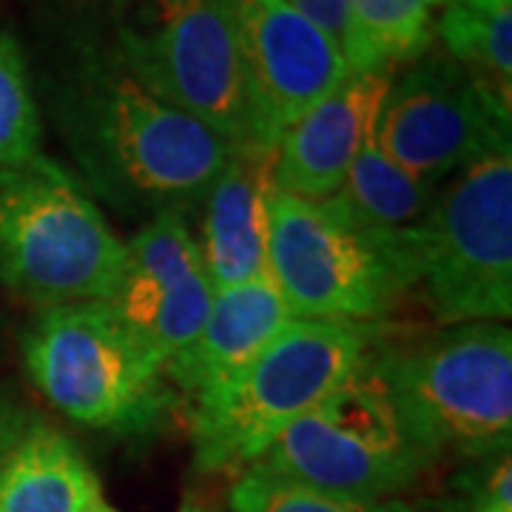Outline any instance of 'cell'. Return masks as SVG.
I'll return each mask as SVG.
<instances>
[{"mask_svg": "<svg viewBox=\"0 0 512 512\" xmlns=\"http://www.w3.org/2000/svg\"><path fill=\"white\" fill-rule=\"evenodd\" d=\"M293 322V313L271 274L214 291L197 339L168 365L165 379L191 399L228 384Z\"/></svg>", "mask_w": 512, "mask_h": 512, "instance_id": "5bb4252c", "label": "cell"}, {"mask_svg": "<svg viewBox=\"0 0 512 512\" xmlns=\"http://www.w3.org/2000/svg\"><path fill=\"white\" fill-rule=\"evenodd\" d=\"M441 52L478 77L495 97L512 103V6L473 9L447 3L436 20Z\"/></svg>", "mask_w": 512, "mask_h": 512, "instance_id": "d6986e66", "label": "cell"}, {"mask_svg": "<svg viewBox=\"0 0 512 512\" xmlns=\"http://www.w3.org/2000/svg\"><path fill=\"white\" fill-rule=\"evenodd\" d=\"M92 512H120V510H114L111 504H106V501H103V504H100V507H97V510H92Z\"/></svg>", "mask_w": 512, "mask_h": 512, "instance_id": "f1b7e54d", "label": "cell"}, {"mask_svg": "<svg viewBox=\"0 0 512 512\" xmlns=\"http://www.w3.org/2000/svg\"><path fill=\"white\" fill-rule=\"evenodd\" d=\"M373 339L376 325L293 319L231 382L194 399V467L234 476L248 470L365 362Z\"/></svg>", "mask_w": 512, "mask_h": 512, "instance_id": "7a4b0ae2", "label": "cell"}, {"mask_svg": "<svg viewBox=\"0 0 512 512\" xmlns=\"http://www.w3.org/2000/svg\"><path fill=\"white\" fill-rule=\"evenodd\" d=\"M268 274L293 319L376 325L410 293L396 228H359L322 200L279 191L271 200Z\"/></svg>", "mask_w": 512, "mask_h": 512, "instance_id": "9c48e42d", "label": "cell"}, {"mask_svg": "<svg viewBox=\"0 0 512 512\" xmlns=\"http://www.w3.org/2000/svg\"><path fill=\"white\" fill-rule=\"evenodd\" d=\"M103 501L86 453L46 421H32L0 464V512H92Z\"/></svg>", "mask_w": 512, "mask_h": 512, "instance_id": "9a60e30c", "label": "cell"}, {"mask_svg": "<svg viewBox=\"0 0 512 512\" xmlns=\"http://www.w3.org/2000/svg\"><path fill=\"white\" fill-rule=\"evenodd\" d=\"M285 3H291L296 12H302L305 18L313 20L322 32H328L342 46L350 0H285Z\"/></svg>", "mask_w": 512, "mask_h": 512, "instance_id": "cb8c5ba5", "label": "cell"}, {"mask_svg": "<svg viewBox=\"0 0 512 512\" xmlns=\"http://www.w3.org/2000/svg\"><path fill=\"white\" fill-rule=\"evenodd\" d=\"M202 268L200 242L183 211H160L126 242V271L120 288H174Z\"/></svg>", "mask_w": 512, "mask_h": 512, "instance_id": "ffe728a7", "label": "cell"}, {"mask_svg": "<svg viewBox=\"0 0 512 512\" xmlns=\"http://www.w3.org/2000/svg\"><path fill=\"white\" fill-rule=\"evenodd\" d=\"M439 458L367 356L330 396L288 424L256 464L322 493L393 501L419 484Z\"/></svg>", "mask_w": 512, "mask_h": 512, "instance_id": "52a82bcc", "label": "cell"}, {"mask_svg": "<svg viewBox=\"0 0 512 512\" xmlns=\"http://www.w3.org/2000/svg\"><path fill=\"white\" fill-rule=\"evenodd\" d=\"M407 288L441 328L512 319V148L439 185L419 220L396 228Z\"/></svg>", "mask_w": 512, "mask_h": 512, "instance_id": "3957f363", "label": "cell"}, {"mask_svg": "<svg viewBox=\"0 0 512 512\" xmlns=\"http://www.w3.org/2000/svg\"><path fill=\"white\" fill-rule=\"evenodd\" d=\"M231 512H410V501H356L322 493L265 467H248L231 484Z\"/></svg>", "mask_w": 512, "mask_h": 512, "instance_id": "44dd1931", "label": "cell"}, {"mask_svg": "<svg viewBox=\"0 0 512 512\" xmlns=\"http://www.w3.org/2000/svg\"><path fill=\"white\" fill-rule=\"evenodd\" d=\"M387 86V74L350 72L328 97L285 128L274 148L276 191L313 202L333 197L376 123Z\"/></svg>", "mask_w": 512, "mask_h": 512, "instance_id": "7c38bea8", "label": "cell"}, {"mask_svg": "<svg viewBox=\"0 0 512 512\" xmlns=\"http://www.w3.org/2000/svg\"><path fill=\"white\" fill-rule=\"evenodd\" d=\"M32 421L35 419L29 416V410L23 404L0 390V464L15 450V444L23 439V433L29 430Z\"/></svg>", "mask_w": 512, "mask_h": 512, "instance_id": "d4e9b609", "label": "cell"}, {"mask_svg": "<svg viewBox=\"0 0 512 512\" xmlns=\"http://www.w3.org/2000/svg\"><path fill=\"white\" fill-rule=\"evenodd\" d=\"M23 365L60 413L94 430L146 433L174 402L163 365L109 302L40 308L23 333Z\"/></svg>", "mask_w": 512, "mask_h": 512, "instance_id": "ba28073f", "label": "cell"}, {"mask_svg": "<svg viewBox=\"0 0 512 512\" xmlns=\"http://www.w3.org/2000/svg\"><path fill=\"white\" fill-rule=\"evenodd\" d=\"M274 194V148H234L202 197L205 217L197 242L214 291L251 282L268 271Z\"/></svg>", "mask_w": 512, "mask_h": 512, "instance_id": "4fadbf2b", "label": "cell"}, {"mask_svg": "<svg viewBox=\"0 0 512 512\" xmlns=\"http://www.w3.org/2000/svg\"><path fill=\"white\" fill-rule=\"evenodd\" d=\"M180 512H220V510H211V507H202V504H194V501H188L180 507Z\"/></svg>", "mask_w": 512, "mask_h": 512, "instance_id": "83f0119b", "label": "cell"}, {"mask_svg": "<svg viewBox=\"0 0 512 512\" xmlns=\"http://www.w3.org/2000/svg\"><path fill=\"white\" fill-rule=\"evenodd\" d=\"M52 111L74 177L126 217L185 214L202 202L234 151L211 128L148 92L103 43H80L63 63Z\"/></svg>", "mask_w": 512, "mask_h": 512, "instance_id": "6da1fadb", "label": "cell"}, {"mask_svg": "<svg viewBox=\"0 0 512 512\" xmlns=\"http://www.w3.org/2000/svg\"><path fill=\"white\" fill-rule=\"evenodd\" d=\"M410 512H467V504L458 493H450L416 501V504H410Z\"/></svg>", "mask_w": 512, "mask_h": 512, "instance_id": "484cf974", "label": "cell"}, {"mask_svg": "<svg viewBox=\"0 0 512 512\" xmlns=\"http://www.w3.org/2000/svg\"><path fill=\"white\" fill-rule=\"evenodd\" d=\"M43 123L20 43L0 32V168L35 160Z\"/></svg>", "mask_w": 512, "mask_h": 512, "instance_id": "7402d4cb", "label": "cell"}, {"mask_svg": "<svg viewBox=\"0 0 512 512\" xmlns=\"http://www.w3.org/2000/svg\"><path fill=\"white\" fill-rule=\"evenodd\" d=\"M439 0H350L342 55L350 72L399 74L436 43Z\"/></svg>", "mask_w": 512, "mask_h": 512, "instance_id": "2e32d148", "label": "cell"}, {"mask_svg": "<svg viewBox=\"0 0 512 512\" xmlns=\"http://www.w3.org/2000/svg\"><path fill=\"white\" fill-rule=\"evenodd\" d=\"M239 55L265 146L350 74L342 46L285 0H231Z\"/></svg>", "mask_w": 512, "mask_h": 512, "instance_id": "8fae6325", "label": "cell"}, {"mask_svg": "<svg viewBox=\"0 0 512 512\" xmlns=\"http://www.w3.org/2000/svg\"><path fill=\"white\" fill-rule=\"evenodd\" d=\"M376 126V123H373ZM439 188L421 183L410 171H404L376 140L373 128L353 157L345 183L339 191L322 200L339 217L359 228L387 231L416 222L430 208Z\"/></svg>", "mask_w": 512, "mask_h": 512, "instance_id": "e0dca14e", "label": "cell"}, {"mask_svg": "<svg viewBox=\"0 0 512 512\" xmlns=\"http://www.w3.org/2000/svg\"><path fill=\"white\" fill-rule=\"evenodd\" d=\"M370 367L399 410L441 456L487 458L512 444V328L450 325L424 339L370 350Z\"/></svg>", "mask_w": 512, "mask_h": 512, "instance_id": "8992f818", "label": "cell"}, {"mask_svg": "<svg viewBox=\"0 0 512 512\" xmlns=\"http://www.w3.org/2000/svg\"><path fill=\"white\" fill-rule=\"evenodd\" d=\"M214 288L208 276L197 274L174 288H120L109 299L128 333L165 365L188 348L208 319Z\"/></svg>", "mask_w": 512, "mask_h": 512, "instance_id": "ac0fdd59", "label": "cell"}, {"mask_svg": "<svg viewBox=\"0 0 512 512\" xmlns=\"http://www.w3.org/2000/svg\"><path fill=\"white\" fill-rule=\"evenodd\" d=\"M458 495L467 512H512V458H487L481 467L458 478Z\"/></svg>", "mask_w": 512, "mask_h": 512, "instance_id": "603a6c76", "label": "cell"}, {"mask_svg": "<svg viewBox=\"0 0 512 512\" xmlns=\"http://www.w3.org/2000/svg\"><path fill=\"white\" fill-rule=\"evenodd\" d=\"M439 3H456V6H473V9H498V6H512V0H439Z\"/></svg>", "mask_w": 512, "mask_h": 512, "instance_id": "4316f807", "label": "cell"}, {"mask_svg": "<svg viewBox=\"0 0 512 512\" xmlns=\"http://www.w3.org/2000/svg\"><path fill=\"white\" fill-rule=\"evenodd\" d=\"M373 134L404 171L439 188L512 148L510 106L447 52L430 49L390 77Z\"/></svg>", "mask_w": 512, "mask_h": 512, "instance_id": "30bf717a", "label": "cell"}, {"mask_svg": "<svg viewBox=\"0 0 512 512\" xmlns=\"http://www.w3.org/2000/svg\"><path fill=\"white\" fill-rule=\"evenodd\" d=\"M114 55L148 92L234 148L265 146L231 0H111Z\"/></svg>", "mask_w": 512, "mask_h": 512, "instance_id": "5b68a950", "label": "cell"}, {"mask_svg": "<svg viewBox=\"0 0 512 512\" xmlns=\"http://www.w3.org/2000/svg\"><path fill=\"white\" fill-rule=\"evenodd\" d=\"M126 242L74 171L46 154L0 168V285L40 308L109 302Z\"/></svg>", "mask_w": 512, "mask_h": 512, "instance_id": "277c9868", "label": "cell"}]
</instances>
